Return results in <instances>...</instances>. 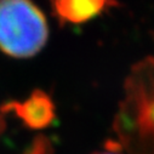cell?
<instances>
[{
	"instance_id": "7a4b0ae2",
	"label": "cell",
	"mask_w": 154,
	"mask_h": 154,
	"mask_svg": "<svg viewBox=\"0 0 154 154\" xmlns=\"http://www.w3.org/2000/svg\"><path fill=\"white\" fill-rule=\"evenodd\" d=\"M49 38L45 15L30 0H0V51L15 58L39 52Z\"/></svg>"
},
{
	"instance_id": "277c9868",
	"label": "cell",
	"mask_w": 154,
	"mask_h": 154,
	"mask_svg": "<svg viewBox=\"0 0 154 154\" xmlns=\"http://www.w3.org/2000/svg\"><path fill=\"white\" fill-rule=\"evenodd\" d=\"M54 15L61 23H86L107 9L118 5L115 0H50Z\"/></svg>"
},
{
	"instance_id": "5b68a950",
	"label": "cell",
	"mask_w": 154,
	"mask_h": 154,
	"mask_svg": "<svg viewBox=\"0 0 154 154\" xmlns=\"http://www.w3.org/2000/svg\"><path fill=\"white\" fill-rule=\"evenodd\" d=\"M21 154H55V149L51 141L46 136L39 135Z\"/></svg>"
},
{
	"instance_id": "52a82bcc",
	"label": "cell",
	"mask_w": 154,
	"mask_h": 154,
	"mask_svg": "<svg viewBox=\"0 0 154 154\" xmlns=\"http://www.w3.org/2000/svg\"><path fill=\"white\" fill-rule=\"evenodd\" d=\"M5 128H6V123H5L4 118H3V115H2V114H0V135H2V134L4 132Z\"/></svg>"
},
{
	"instance_id": "8992f818",
	"label": "cell",
	"mask_w": 154,
	"mask_h": 154,
	"mask_svg": "<svg viewBox=\"0 0 154 154\" xmlns=\"http://www.w3.org/2000/svg\"><path fill=\"white\" fill-rule=\"evenodd\" d=\"M122 149L120 144H118V147H112V146H107L106 150L102 152H95L94 154H119V150Z\"/></svg>"
},
{
	"instance_id": "6da1fadb",
	"label": "cell",
	"mask_w": 154,
	"mask_h": 154,
	"mask_svg": "<svg viewBox=\"0 0 154 154\" xmlns=\"http://www.w3.org/2000/svg\"><path fill=\"white\" fill-rule=\"evenodd\" d=\"M113 130L128 154H154V57L137 62L126 76Z\"/></svg>"
},
{
	"instance_id": "3957f363",
	"label": "cell",
	"mask_w": 154,
	"mask_h": 154,
	"mask_svg": "<svg viewBox=\"0 0 154 154\" xmlns=\"http://www.w3.org/2000/svg\"><path fill=\"white\" fill-rule=\"evenodd\" d=\"M0 110L3 113H15L27 128L33 130L48 128L54 123L56 117L55 104L51 97L42 90H34L23 102H6L0 107Z\"/></svg>"
}]
</instances>
